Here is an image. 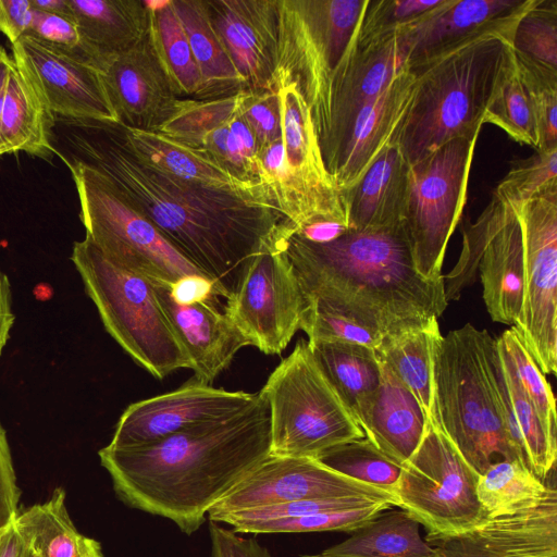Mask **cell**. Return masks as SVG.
<instances>
[{
  "label": "cell",
  "mask_w": 557,
  "mask_h": 557,
  "mask_svg": "<svg viewBox=\"0 0 557 557\" xmlns=\"http://www.w3.org/2000/svg\"><path fill=\"white\" fill-rule=\"evenodd\" d=\"M54 137L62 160L107 176L226 300L257 256L285 248L297 232L273 207L152 168L129 147L120 124L57 117Z\"/></svg>",
  "instance_id": "1"
},
{
  "label": "cell",
  "mask_w": 557,
  "mask_h": 557,
  "mask_svg": "<svg viewBox=\"0 0 557 557\" xmlns=\"http://www.w3.org/2000/svg\"><path fill=\"white\" fill-rule=\"evenodd\" d=\"M271 448L270 412L256 401L224 420L190 428L129 448L98 451L117 498L171 520L185 534L202 525L209 509Z\"/></svg>",
  "instance_id": "2"
},
{
  "label": "cell",
  "mask_w": 557,
  "mask_h": 557,
  "mask_svg": "<svg viewBox=\"0 0 557 557\" xmlns=\"http://www.w3.org/2000/svg\"><path fill=\"white\" fill-rule=\"evenodd\" d=\"M285 251L308 304L385 337L428 325L447 307L443 276L414 269L403 226L347 228L313 243L293 234Z\"/></svg>",
  "instance_id": "3"
},
{
  "label": "cell",
  "mask_w": 557,
  "mask_h": 557,
  "mask_svg": "<svg viewBox=\"0 0 557 557\" xmlns=\"http://www.w3.org/2000/svg\"><path fill=\"white\" fill-rule=\"evenodd\" d=\"M512 35L486 32L408 65L412 98L397 144L409 164L457 138L479 137L512 57Z\"/></svg>",
  "instance_id": "4"
},
{
  "label": "cell",
  "mask_w": 557,
  "mask_h": 557,
  "mask_svg": "<svg viewBox=\"0 0 557 557\" xmlns=\"http://www.w3.org/2000/svg\"><path fill=\"white\" fill-rule=\"evenodd\" d=\"M494 342L486 330L467 323L442 337L435 359L442 430L479 474L500 460L520 461L502 418Z\"/></svg>",
  "instance_id": "5"
},
{
  "label": "cell",
  "mask_w": 557,
  "mask_h": 557,
  "mask_svg": "<svg viewBox=\"0 0 557 557\" xmlns=\"http://www.w3.org/2000/svg\"><path fill=\"white\" fill-rule=\"evenodd\" d=\"M70 259L106 331L138 366L159 380L190 369L151 281L110 262L86 237Z\"/></svg>",
  "instance_id": "6"
},
{
  "label": "cell",
  "mask_w": 557,
  "mask_h": 557,
  "mask_svg": "<svg viewBox=\"0 0 557 557\" xmlns=\"http://www.w3.org/2000/svg\"><path fill=\"white\" fill-rule=\"evenodd\" d=\"M272 88L280 98L282 138L258 152L261 183L297 232L319 222L348 227L342 194L326 169L310 111L296 84L278 76Z\"/></svg>",
  "instance_id": "7"
},
{
  "label": "cell",
  "mask_w": 557,
  "mask_h": 557,
  "mask_svg": "<svg viewBox=\"0 0 557 557\" xmlns=\"http://www.w3.org/2000/svg\"><path fill=\"white\" fill-rule=\"evenodd\" d=\"M260 393L269 406L271 455L315 459L334 446L364 437L308 341L297 342Z\"/></svg>",
  "instance_id": "8"
},
{
  "label": "cell",
  "mask_w": 557,
  "mask_h": 557,
  "mask_svg": "<svg viewBox=\"0 0 557 557\" xmlns=\"http://www.w3.org/2000/svg\"><path fill=\"white\" fill-rule=\"evenodd\" d=\"M368 0H277V39L272 78L294 82L318 136L329 115L333 78L357 35Z\"/></svg>",
  "instance_id": "9"
},
{
  "label": "cell",
  "mask_w": 557,
  "mask_h": 557,
  "mask_svg": "<svg viewBox=\"0 0 557 557\" xmlns=\"http://www.w3.org/2000/svg\"><path fill=\"white\" fill-rule=\"evenodd\" d=\"M63 161L76 187L85 237L106 259L169 287L189 280H206L107 176L84 163Z\"/></svg>",
  "instance_id": "10"
},
{
  "label": "cell",
  "mask_w": 557,
  "mask_h": 557,
  "mask_svg": "<svg viewBox=\"0 0 557 557\" xmlns=\"http://www.w3.org/2000/svg\"><path fill=\"white\" fill-rule=\"evenodd\" d=\"M479 476L443 430L428 422L401 465L396 506L428 531L426 542L466 533L488 516L475 493Z\"/></svg>",
  "instance_id": "11"
},
{
  "label": "cell",
  "mask_w": 557,
  "mask_h": 557,
  "mask_svg": "<svg viewBox=\"0 0 557 557\" xmlns=\"http://www.w3.org/2000/svg\"><path fill=\"white\" fill-rule=\"evenodd\" d=\"M478 137L450 140L409 166L401 226L417 272L443 276L448 240L461 220Z\"/></svg>",
  "instance_id": "12"
},
{
  "label": "cell",
  "mask_w": 557,
  "mask_h": 557,
  "mask_svg": "<svg viewBox=\"0 0 557 557\" xmlns=\"http://www.w3.org/2000/svg\"><path fill=\"white\" fill-rule=\"evenodd\" d=\"M483 299L495 322L516 326L524 299V248L518 213L492 194L474 221L462 224V249L456 267L443 275L447 302L472 284L476 271Z\"/></svg>",
  "instance_id": "13"
},
{
  "label": "cell",
  "mask_w": 557,
  "mask_h": 557,
  "mask_svg": "<svg viewBox=\"0 0 557 557\" xmlns=\"http://www.w3.org/2000/svg\"><path fill=\"white\" fill-rule=\"evenodd\" d=\"M518 213L524 248V299L511 326L544 374L557 372V189L540 195Z\"/></svg>",
  "instance_id": "14"
},
{
  "label": "cell",
  "mask_w": 557,
  "mask_h": 557,
  "mask_svg": "<svg viewBox=\"0 0 557 557\" xmlns=\"http://www.w3.org/2000/svg\"><path fill=\"white\" fill-rule=\"evenodd\" d=\"M307 307L296 272L281 248L252 260L224 310L250 346L278 355L300 330Z\"/></svg>",
  "instance_id": "15"
},
{
  "label": "cell",
  "mask_w": 557,
  "mask_h": 557,
  "mask_svg": "<svg viewBox=\"0 0 557 557\" xmlns=\"http://www.w3.org/2000/svg\"><path fill=\"white\" fill-rule=\"evenodd\" d=\"M337 497H364L396 506L391 493L346 476L317 459L269 454L209 509L208 517L212 521L232 511Z\"/></svg>",
  "instance_id": "16"
},
{
  "label": "cell",
  "mask_w": 557,
  "mask_h": 557,
  "mask_svg": "<svg viewBox=\"0 0 557 557\" xmlns=\"http://www.w3.org/2000/svg\"><path fill=\"white\" fill-rule=\"evenodd\" d=\"M257 395L193 381L173 392L131 404L117 420L108 445L113 448L143 446L194 426L224 420L252 405Z\"/></svg>",
  "instance_id": "17"
},
{
  "label": "cell",
  "mask_w": 557,
  "mask_h": 557,
  "mask_svg": "<svg viewBox=\"0 0 557 557\" xmlns=\"http://www.w3.org/2000/svg\"><path fill=\"white\" fill-rule=\"evenodd\" d=\"M426 543L433 548L430 557H557L555 471L542 498L488 515L466 533Z\"/></svg>",
  "instance_id": "18"
},
{
  "label": "cell",
  "mask_w": 557,
  "mask_h": 557,
  "mask_svg": "<svg viewBox=\"0 0 557 557\" xmlns=\"http://www.w3.org/2000/svg\"><path fill=\"white\" fill-rule=\"evenodd\" d=\"M11 51L57 117L119 124L96 67L29 36L11 44Z\"/></svg>",
  "instance_id": "19"
},
{
  "label": "cell",
  "mask_w": 557,
  "mask_h": 557,
  "mask_svg": "<svg viewBox=\"0 0 557 557\" xmlns=\"http://www.w3.org/2000/svg\"><path fill=\"white\" fill-rule=\"evenodd\" d=\"M407 60L401 30L370 38L357 32L331 87L327 123L319 139L324 163L356 113L408 66Z\"/></svg>",
  "instance_id": "20"
},
{
  "label": "cell",
  "mask_w": 557,
  "mask_h": 557,
  "mask_svg": "<svg viewBox=\"0 0 557 557\" xmlns=\"http://www.w3.org/2000/svg\"><path fill=\"white\" fill-rule=\"evenodd\" d=\"M120 125L156 132L181 98L156 50L150 25L145 37L100 71Z\"/></svg>",
  "instance_id": "21"
},
{
  "label": "cell",
  "mask_w": 557,
  "mask_h": 557,
  "mask_svg": "<svg viewBox=\"0 0 557 557\" xmlns=\"http://www.w3.org/2000/svg\"><path fill=\"white\" fill-rule=\"evenodd\" d=\"M413 85V75L407 66L356 113L325 161L341 194L356 186L380 154L392 143H397Z\"/></svg>",
  "instance_id": "22"
},
{
  "label": "cell",
  "mask_w": 557,
  "mask_h": 557,
  "mask_svg": "<svg viewBox=\"0 0 557 557\" xmlns=\"http://www.w3.org/2000/svg\"><path fill=\"white\" fill-rule=\"evenodd\" d=\"M152 283V282H151ZM172 329L186 351L195 381L212 382L236 352L250 346L232 319L215 304V295H175L171 287L152 283Z\"/></svg>",
  "instance_id": "23"
},
{
  "label": "cell",
  "mask_w": 557,
  "mask_h": 557,
  "mask_svg": "<svg viewBox=\"0 0 557 557\" xmlns=\"http://www.w3.org/2000/svg\"><path fill=\"white\" fill-rule=\"evenodd\" d=\"M213 28L248 90H272L277 0H206Z\"/></svg>",
  "instance_id": "24"
},
{
  "label": "cell",
  "mask_w": 557,
  "mask_h": 557,
  "mask_svg": "<svg viewBox=\"0 0 557 557\" xmlns=\"http://www.w3.org/2000/svg\"><path fill=\"white\" fill-rule=\"evenodd\" d=\"M532 3L533 0H442L401 29L407 64L482 33L512 35L521 15Z\"/></svg>",
  "instance_id": "25"
},
{
  "label": "cell",
  "mask_w": 557,
  "mask_h": 557,
  "mask_svg": "<svg viewBox=\"0 0 557 557\" xmlns=\"http://www.w3.org/2000/svg\"><path fill=\"white\" fill-rule=\"evenodd\" d=\"M122 127L129 147L152 168L184 182L248 197L278 211L265 185L242 181L202 150L190 148L159 132Z\"/></svg>",
  "instance_id": "26"
},
{
  "label": "cell",
  "mask_w": 557,
  "mask_h": 557,
  "mask_svg": "<svg viewBox=\"0 0 557 557\" xmlns=\"http://www.w3.org/2000/svg\"><path fill=\"white\" fill-rule=\"evenodd\" d=\"M84 51L99 72L147 34V0H70Z\"/></svg>",
  "instance_id": "27"
},
{
  "label": "cell",
  "mask_w": 557,
  "mask_h": 557,
  "mask_svg": "<svg viewBox=\"0 0 557 557\" xmlns=\"http://www.w3.org/2000/svg\"><path fill=\"white\" fill-rule=\"evenodd\" d=\"M410 164L392 143L359 183L342 194L348 228L381 230L401 226Z\"/></svg>",
  "instance_id": "28"
},
{
  "label": "cell",
  "mask_w": 557,
  "mask_h": 557,
  "mask_svg": "<svg viewBox=\"0 0 557 557\" xmlns=\"http://www.w3.org/2000/svg\"><path fill=\"white\" fill-rule=\"evenodd\" d=\"M381 371V383L361 430L376 448L403 465L419 445L428 421L412 393L382 360Z\"/></svg>",
  "instance_id": "29"
},
{
  "label": "cell",
  "mask_w": 557,
  "mask_h": 557,
  "mask_svg": "<svg viewBox=\"0 0 557 557\" xmlns=\"http://www.w3.org/2000/svg\"><path fill=\"white\" fill-rule=\"evenodd\" d=\"M55 122V114L13 62L0 114L4 153L25 152L33 158L52 161L58 156Z\"/></svg>",
  "instance_id": "30"
},
{
  "label": "cell",
  "mask_w": 557,
  "mask_h": 557,
  "mask_svg": "<svg viewBox=\"0 0 557 557\" xmlns=\"http://www.w3.org/2000/svg\"><path fill=\"white\" fill-rule=\"evenodd\" d=\"M443 335L438 321L383 337L376 354L412 393L426 421L442 430L436 403L435 359Z\"/></svg>",
  "instance_id": "31"
},
{
  "label": "cell",
  "mask_w": 557,
  "mask_h": 557,
  "mask_svg": "<svg viewBox=\"0 0 557 557\" xmlns=\"http://www.w3.org/2000/svg\"><path fill=\"white\" fill-rule=\"evenodd\" d=\"M308 345L361 428L381 383V360L376 350L345 342L308 341Z\"/></svg>",
  "instance_id": "32"
},
{
  "label": "cell",
  "mask_w": 557,
  "mask_h": 557,
  "mask_svg": "<svg viewBox=\"0 0 557 557\" xmlns=\"http://www.w3.org/2000/svg\"><path fill=\"white\" fill-rule=\"evenodd\" d=\"M65 496L58 487L46 502L18 511L13 525L33 557H92L101 552L96 540L73 524Z\"/></svg>",
  "instance_id": "33"
},
{
  "label": "cell",
  "mask_w": 557,
  "mask_h": 557,
  "mask_svg": "<svg viewBox=\"0 0 557 557\" xmlns=\"http://www.w3.org/2000/svg\"><path fill=\"white\" fill-rule=\"evenodd\" d=\"M201 77L197 99L220 98L246 89L211 22L206 0H172Z\"/></svg>",
  "instance_id": "34"
},
{
  "label": "cell",
  "mask_w": 557,
  "mask_h": 557,
  "mask_svg": "<svg viewBox=\"0 0 557 557\" xmlns=\"http://www.w3.org/2000/svg\"><path fill=\"white\" fill-rule=\"evenodd\" d=\"M419 523L404 510L384 511L351 535L321 553L335 557H430Z\"/></svg>",
  "instance_id": "35"
},
{
  "label": "cell",
  "mask_w": 557,
  "mask_h": 557,
  "mask_svg": "<svg viewBox=\"0 0 557 557\" xmlns=\"http://www.w3.org/2000/svg\"><path fill=\"white\" fill-rule=\"evenodd\" d=\"M394 506L389 502H377L349 509L293 517L264 516L255 510L245 509L220 515L212 522L226 523L236 533H352Z\"/></svg>",
  "instance_id": "36"
},
{
  "label": "cell",
  "mask_w": 557,
  "mask_h": 557,
  "mask_svg": "<svg viewBox=\"0 0 557 557\" xmlns=\"http://www.w3.org/2000/svg\"><path fill=\"white\" fill-rule=\"evenodd\" d=\"M150 33L158 55L181 98L197 99L201 77L172 0H147Z\"/></svg>",
  "instance_id": "37"
},
{
  "label": "cell",
  "mask_w": 557,
  "mask_h": 557,
  "mask_svg": "<svg viewBox=\"0 0 557 557\" xmlns=\"http://www.w3.org/2000/svg\"><path fill=\"white\" fill-rule=\"evenodd\" d=\"M485 123L502 128L521 145L539 149L533 102L513 51L486 108L483 117V124Z\"/></svg>",
  "instance_id": "38"
},
{
  "label": "cell",
  "mask_w": 557,
  "mask_h": 557,
  "mask_svg": "<svg viewBox=\"0 0 557 557\" xmlns=\"http://www.w3.org/2000/svg\"><path fill=\"white\" fill-rule=\"evenodd\" d=\"M550 474L544 482L520 461L500 460L480 474L475 493L488 515L502 513L542 498Z\"/></svg>",
  "instance_id": "39"
},
{
  "label": "cell",
  "mask_w": 557,
  "mask_h": 557,
  "mask_svg": "<svg viewBox=\"0 0 557 557\" xmlns=\"http://www.w3.org/2000/svg\"><path fill=\"white\" fill-rule=\"evenodd\" d=\"M245 90L211 99L180 98L169 117L156 132L190 148L200 149L209 133L231 122L239 113Z\"/></svg>",
  "instance_id": "40"
},
{
  "label": "cell",
  "mask_w": 557,
  "mask_h": 557,
  "mask_svg": "<svg viewBox=\"0 0 557 557\" xmlns=\"http://www.w3.org/2000/svg\"><path fill=\"white\" fill-rule=\"evenodd\" d=\"M315 459L332 470L386 491L395 497L401 465L383 454L366 437L334 446Z\"/></svg>",
  "instance_id": "41"
},
{
  "label": "cell",
  "mask_w": 557,
  "mask_h": 557,
  "mask_svg": "<svg viewBox=\"0 0 557 557\" xmlns=\"http://www.w3.org/2000/svg\"><path fill=\"white\" fill-rule=\"evenodd\" d=\"M511 48L516 55L557 71V0H533L513 29Z\"/></svg>",
  "instance_id": "42"
},
{
  "label": "cell",
  "mask_w": 557,
  "mask_h": 557,
  "mask_svg": "<svg viewBox=\"0 0 557 557\" xmlns=\"http://www.w3.org/2000/svg\"><path fill=\"white\" fill-rule=\"evenodd\" d=\"M496 339L519 384L535 408L544 431L552 442L557 443L556 401L545 374L512 327Z\"/></svg>",
  "instance_id": "43"
},
{
  "label": "cell",
  "mask_w": 557,
  "mask_h": 557,
  "mask_svg": "<svg viewBox=\"0 0 557 557\" xmlns=\"http://www.w3.org/2000/svg\"><path fill=\"white\" fill-rule=\"evenodd\" d=\"M557 189V147L535 150L512 163L493 194L515 210L531 199Z\"/></svg>",
  "instance_id": "44"
},
{
  "label": "cell",
  "mask_w": 557,
  "mask_h": 557,
  "mask_svg": "<svg viewBox=\"0 0 557 557\" xmlns=\"http://www.w3.org/2000/svg\"><path fill=\"white\" fill-rule=\"evenodd\" d=\"M515 58L533 102L539 135L537 150L556 148L557 71L542 67L516 54Z\"/></svg>",
  "instance_id": "45"
},
{
  "label": "cell",
  "mask_w": 557,
  "mask_h": 557,
  "mask_svg": "<svg viewBox=\"0 0 557 557\" xmlns=\"http://www.w3.org/2000/svg\"><path fill=\"white\" fill-rule=\"evenodd\" d=\"M442 0H368L358 36L370 38L405 29Z\"/></svg>",
  "instance_id": "46"
},
{
  "label": "cell",
  "mask_w": 557,
  "mask_h": 557,
  "mask_svg": "<svg viewBox=\"0 0 557 557\" xmlns=\"http://www.w3.org/2000/svg\"><path fill=\"white\" fill-rule=\"evenodd\" d=\"M312 341L345 342L377 349L383 337L370 330L308 304L301 327Z\"/></svg>",
  "instance_id": "47"
},
{
  "label": "cell",
  "mask_w": 557,
  "mask_h": 557,
  "mask_svg": "<svg viewBox=\"0 0 557 557\" xmlns=\"http://www.w3.org/2000/svg\"><path fill=\"white\" fill-rule=\"evenodd\" d=\"M239 114L255 136L258 152L282 138L281 104L275 89H246Z\"/></svg>",
  "instance_id": "48"
},
{
  "label": "cell",
  "mask_w": 557,
  "mask_h": 557,
  "mask_svg": "<svg viewBox=\"0 0 557 557\" xmlns=\"http://www.w3.org/2000/svg\"><path fill=\"white\" fill-rule=\"evenodd\" d=\"M25 36L33 37L91 65L84 51L74 20L33 9L32 24Z\"/></svg>",
  "instance_id": "49"
},
{
  "label": "cell",
  "mask_w": 557,
  "mask_h": 557,
  "mask_svg": "<svg viewBox=\"0 0 557 557\" xmlns=\"http://www.w3.org/2000/svg\"><path fill=\"white\" fill-rule=\"evenodd\" d=\"M20 495L7 431L0 422V533L14 523Z\"/></svg>",
  "instance_id": "50"
},
{
  "label": "cell",
  "mask_w": 557,
  "mask_h": 557,
  "mask_svg": "<svg viewBox=\"0 0 557 557\" xmlns=\"http://www.w3.org/2000/svg\"><path fill=\"white\" fill-rule=\"evenodd\" d=\"M211 557H272L252 537H242L235 531L210 521Z\"/></svg>",
  "instance_id": "51"
},
{
  "label": "cell",
  "mask_w": 557,
  "mask_h": 557,
  "mask_svg": "<svg viewBox=\"0 0 557 557\" xmlns=\"http://www.w3.org/2000/svg\"><path fill=\"white\" fill-rule=\"evenodd\" d=\"M33 18L30 0H0V33L14 44L26 35Z\"/></svg>",
  "instance_id": "52"
},
{
  "label": "cell",
  "mask_w": 557,
  "mask_h": 557,
  "mask_svg": "<svg viewBox=\"0 0 557 557\" xmlns=\"http://www.w3.org/2000/svg\"><path fill=\"white\" fill-rule=\"evenodd\" d=\"M14 320L11 283L7 274L0 269V357L10 338Z\"/></svg>",
  "instance_id": "53"
},
{
  "label": "cell",
  "mask_w": 557,
  "mask_h": 557,
  "mask_svg": "<svg viewBox=\"0 0 557 557\" xmlns=\"http://www.w3.org/2000/svg\"><path fill=\"white\" fill-rule=\"evenodd\" d=\"M348 227L335 222H319L309 225L296 234L313 243H326L341 236Z\"/></svg>",
  "instance_id": "54"
},
{
  "label": "cell",
  "mask_w": 557,
  "mask_h": 557,
  "mask_svg": "<svg viewBox=\"0 0 557 557\" xmlns=\"http://www.w3.org/2000/svg\"><path fill=\"white\" fill-rule=\"evenodd\" d=\"M27 549L12 524L0 533V557H26Z\"/></svg>",
  "instance_id": "55"
},
{
  "label": "cell",
  "mask_w": 557,
  "mask_h": 557,
  "mask_svg": "<svg viewBox=\"0 0 557 557\" xmlns=\"http://www.w3.org/2000/svg\"><path fill=\"white\" fill-rule=\"evenodd\" d=\"M30 4L34 10L74 20L70 0H30Z\"/></svg>",
  "instance_id": "56"
},
{
  "label": "cell",
  "mask_w": 557,
  "mask_h": 557,
  "mask_svg": "<svg viewBox=\"0 0 557 557\" xmlns=\"http://www.w3.org/2000/svg\"><path fill=\"white\" fill-rule=\"evenodd\" d=\"M13 62L14 61L12 57L9 55L7 50L0 45V114ZM5 153L0 139V158Z\"/></svg>",
  "instance_id": "57"
},
{
  "label": "cell",
  "mask_w": 557,
  "mask_h": 557,
  "mask_svg": "<svg viewBox=\"0 0 557 557\" xmlns=\"http://www.w3.org/2000/svg\"><path fill=\"white\" fill-rule=\"evenodd\" d=\"M301 557H335V556H329V555L319 553V554H306V555H302Z\"/></svg>",
  "instance_id": "58"
},
{
  "label": "cell",
  "mask_w": 557,
  "mask_h": 557,
  "mask_svg": "<svg viewBox=\"0 0 557 557\" xmlns=\"http://www.w3.org/2000/svg\"><path fill=\"white\" fill-rule=\"evenodd\" d=\"M26 557H33V556H32V555H29V554H28V552H27ZM92 557H103L102 550H101V552H99V553H97V554H96L95 556H92Z\"/></svg>",
  "instance_id": "59"
}]
</instances>
